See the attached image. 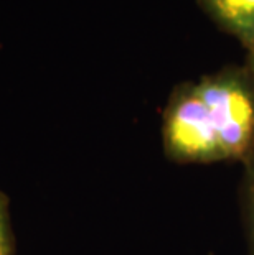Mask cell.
<instances>
[{
	"instance_id": "cell-1",
	"label": "cell",
	"mask_w": 254,
	"mask_h": 255,
	"mask_svg": "<svg viewBox=\"0 0 254 255\" xmlns=\"http://www.w3.org/2000/svg\"><path fill=\"white\" fill-rule=\"evenodd\" d=\"M212 116L225 160L254 155V86L245 74L225 71L195 84Z\"/></svg>"
},
{
	"instance_id": "cell-2",
	"label": "cell",
	"mask_w": 254,
	"mask_h": 255,
	"mask_svg": "<svg viewBox=\"0 0 254 255\" xmlns=\"http://www.w3.org/2000/svg\"><path fill=\"white\" fill-rule=\"evenodd\" d=\"M164 145L170 158L177 161L225 160L212 116L195 84L183 86L172 97L164 117Z\"/></svg>"
},
{
	"instance_id": "cell-4",
	"label": "cell",
	"mask_w": 254,
	"mask_h": 255,
	"mask_svg": "<svg viewBox=\"0 0 254 255\" xmlns=\"http://www.w3.org/2000/svg\"><path fill=\"white\" fill-rule=\"evenodd\" d=\"M8 198L0 191V255H15V237L10 221Z\"/></svg>"
},
{
	"instance_id": "cell-5",
	"label": "cell",
	"mask_w": 254,
	"mask_h": 255,
	"mask_svg": "<svg viewBox=\"0 0 254 255\" xmlns=\"http://www.w3.org/2000/svg\"><path fill=\"white\" fill-rule=\"evenodd\" d=\"M248 222H250V247L251 255H254V165L250 176V188H248Z\"/></svg>"
},
{
	"instance_id": "cell-6",
	"label": "cell",
	"mask_w": 254,
	"mask_h": 255,
	"mask_svg": "<svg viewBox=\"0 0 254 255\" xmlns=\"http://www.w3.org/2000/svg\"><path fill=\"white\" fill-rule=\"evenodd\" d=\"M250 66H251V76H253V83H254V48L250 50Z\"/></svg>"
},
{
	"instance_id": "cell-3",
	"label": "cell",
	"mask_w": 254,
	"mask_h": 255,
	"mask_svg": "<svg viewBox=\"0 0 254 255\" xmlns=\"http://www.w3.org/2000/svg\"><path fill=\"white\" fill-rule=\"evenodd\" d=\"M218 23L241 43L254 48V0H203Z\"/></svg>"
}]
</instances>
